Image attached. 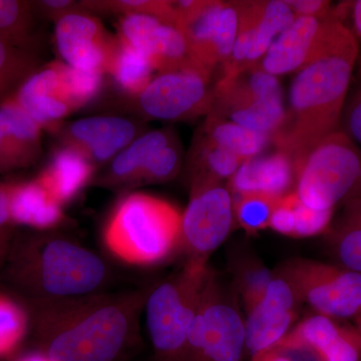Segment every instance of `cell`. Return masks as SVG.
<instances>
[{"instance_id":"f1b7e54d","label":"cell","mask_w":361,"mask_h":361,"mask_svg":"<svg viewBox=\"0 0 361 361\" xmlns=\"http://www.w3.org/2000/svg\"><path fill=\"white\" fill-rule=\"evenodd\" d=\"M33 13L30 1L0 0V39L30 51L35 27Z\"/></svg>"},{"instance_id":"e575fe53","label":"cell","mask_w":361,"mask_h":361,"mask_svg":"<svg viewBox=\"0 0 361 361\" xmlns=\"http://www.w3.org/2000/svg\"><path fill=\"white\" fill-rule=\"evenodd\" d=\"M25 329V311L11 299L0 295V357L16 349Z\"/></svg>"},{"instance_id":"9c48e42d","label":"cell","mask_w":361,"mask_h":361,"mask_svg":"<svg viewBox=\"0 0 361 361\" xmlns=\"http://www.w3.org/2000/svg\"><path fill=\"white\" fill-rule=\"evenodd\" d=\"M209 77V71L199 68L161 73L132 97L134 106L142 116L153 120H186L202 115L215 103Z\"/></svg>"},{"instance_id":"7402d4cb","label":"cell","mask_w":361,"mask_h":361,"mask_svg":"<svg viewBox=\"0 0 361 361\" xmlns=\"http://www.w3.org/2000/svg\"><path fill=\"white\" fill-rule=\"evenodd\" d=\"M172 142V135L165 130L140 135L111 161L104 180L110 184L135 183L151 157Z\"/></svg>"},{"instance_id":"7dc6e473","label":"cell","mask_w":361,"mask_h":361,"mask_svg":"<svg viewBox=\"0 0 361 361\" xmlns=\"http://www.w3.org/2000/svg\"><path fill=\"white\" fill-rule=\"evenodd\" d=\"M18 361H51L42 353H32V355H26Z\"/></svg>"},{"instance_id":"8fae6325","label":"cell","mask_w":361,"mask_h":361,"mask_svg":"<svg viewBox=\"0 0 361 361\" xmlns=\"http://www.w3.org/2000/svg\"><path fill=\"white\" fill-rule=\"evenodd\" d=\"M302 303L291 282L275 271L264 296L245 319L246 358L274 348L292 329Z\"/></svg>"},{"instance_id":"bcb514c9","label":"cell","mask_w":361,"mask_h":361,"mask_svg":"<svg viewBox=\"0 0 361 361\" xmlns=\"http://www.w3.org/2000/svg\"><path fill=\"white\" fill-rule=\"evenodd\" d=\"M351 13H353V26H355V35H356V39L361 40V0L353 2Z\"/></svg>"},{"instance_id":"ab89813d","label":"cell","mask_w":361,"mask_h":361,"mask_svg":"<svg viewBox=\"0 0 361 361\" xmlns=\"http://www.w3.org/2000/svg\"><path fill=\"white\" fill-rule=\"evenodd\" d=\"M299 198L291 192L278 200L269 222V227L280 234L293 237L296 222V204Z\"/></svg>"},{"instance_id":"f6af8a7d","label":"cell","mask_w":361,"mask_h":361,"mask_svg":"<svg viewBox=\"0 0 361 361\" xmlns=\"http://www.w3.org/2000/svg\"><path fill=\"white\" fill-rule=\"evenodd\" d=\"M11 221L7 186H0V229Z\"/></svg>"},{"instance_id":"836d02e7","label":"cell","mask_w":361,"mask_h":361,"mask_svg":"<svg viewBox=\"0 0 361 361\" xmlns=\"http://www.w3.org/2000/svg\"><path fill=\"white\" fill-rule=\"evenodd\" d=\"M199 159L201 163L200 174L197 177L210 178L214 180L229 179L238 170L243 161L218 145L203 140L199 148Z\"/></svg>"},{"instance_id":"7a4b0ae2","label":"cell","mask_w":361,"mask_h":361,"mask_svg":"<svg viewBox=\"0 0 361 361\" xmlns=\"http://www.w3.org/2000/svg\"><path fill=\"white\" fill-rule=\"evenodd\" d=\"M106 273L99 256L63 239L16 246L7 268L9 281L30 297L87 294L103 283Z\"/></svg>"},{"instance_id":"30bf717a","label":"cell","mask_w":361,"mask_h":361,"mask_svg":"<svg viewBox=\"0 0 361 361\" xmlns=\"http://www.w3.org/2000/svg\"><path fill=\"white\" fill-rule=\"evenodd\" d=\"M231 192L210 178L197 177L182 216V238L195 258H206L222 245L234 222Z\"/></svg>"},{"instance_id":"d4e9b609","label":"cell","mask_w":361,"mask_h":361,"mask_svg":"<svg viewBox=\"0 0 361 361\" xmlns=\"http://www.w3.org/2000/svg\"><path fill=\"white\" fill-rule=\"evenodd\" d=\"M205 133L207 140L232 152L242 161L261 155L272 140L213 115L207 122Z\"/></svg>"},{"instance_id":"60d3db41","label":"cell","mask_w":361,"mask_h":361,"mask_svg":"<svg viewBox=\"0 0 361 361\" xmlns=\"http://www.w3.org/2000/svg\"><path fill=\"white\" fill-rule=\"evenodd\" d=\"M32 4L35 11L40 13L44 18L56 23L68 14L89 11L82 1H71V0H42V1H32Z\"/></svg>"},{"instance_id":"f35d334b","label":"cell","mask_w":361,"mask_h":361,"mask_svg":"<svg viewBox=\"0 0 361 361\" xmlns=\"http://www.w3.org/2000/svg\"><path fill=\"white\" fill-rule=\"evenodd\" d=\"M355 85L349 90L341 122L343 132L361 148V58L356 63Z\"/></svg>"},{"instance_id":"4dcf8cb0","label":"cell","mask_w":361,"mask_h":361,"mask_svg":"<svg viewBox=\"0 0 361 361\" xmlns=\"http://www.w3.org/2000/svg\"><path fill=\"white\" fill-rule=\"evenodd\" d=\"M279 199L268 195H239L234 202L235 217L249 234H255L269 227L271 216Z\"/></svg>"},{"instance_id":"8d00e7d4","label":"cell","mask_w":361,"mask_h":361,"mask_svg":"<svg viewBox=\"0 0 361 361\" xmlns=\"http://www.w3.org/2000/svg\"><path fill=\"white\" fill-rule=\"evenodd\" d=\"M180 165V149L173 141L151 157L135 183L167 182L177 175Z\"/></svg>"},{"instance_id":"277c9868","label":"cell","mask_w":361,"mask_h":361,"mask_svg":"<svg viewBox=\"0 0 361 361\" xmlns=\"http://www.w3.org/2000/svg\"><path fill=\"white\" fill-rule=\"evenodd\" d=\"M294 192L316 210L360 200V147L342 130L325 137L297 166Z\"/></svg>"},{"instance_id":"74e56055","label":"cell","mask_w":361,"mask_h":361,"mask_svg":"<svg viewBox=\"0 0 361 361\" xmlns=\"http://www.w3.org/2000/svg\"><path fill=\"white\" fill-rule=\"evenodd\" d=\"M334 209L316 210L304 205L299 199L296 204V222L294 238H308L329 229Z\"/></svg>"},{"instance_id":"7c38bea8","label":"cell","mask_w":361,"mask_h":361,"mask_svg":"<svg viewBox=\"0 0 361 361\" xmlns=\"http://www.w3.org/2000/svg\"><path fill=\"white\" fill-rule=\"evenodd\" d=\"M342 23L334 14L296 18L271 44L257 68L276 78L300 71L322 54Z\"/></svg>"},{"instance_id":"d6a6232c","label":"cell","mask_w":361,"mask_h":361,"mask_svg":"<svg viewBox=\"0 0 361 361\" xmlns=\"http://www.w3.org/2000/svg\"><path fill=\"white\" fill-rule=\"evenodd\" d=\"M63 75L71 104L75 111L96 99L104 85V73L97 71L78 70L63 63Z\"/></svg>"},{"instance_id":"4fadbf2b","label":"cell","mask_w":361,"mask_h":361,"mask_svg":"<svg viewBox=\"0 0 361 361\" xmlns=\"http://www.w3.org/2000/svg\"><path fill=\"white\" fill-rule=\"evenodd\" d=\"M56 47L66 65L78 70L108 73L118 47L92 11H78L56 23Z\"/></svg>"},{"instance_id":"603a6c76","label":"cell","mask_w":361,"mask_h":361,"mask_svg":"<svg viewBox=\"0 0 361 361\" xmlns=\"http://www.w3.org/2000/svg\"><path fill=\"white\" fill-rule=\"evenodd\" d=\"M20 167L32 166L42 154V128L11 97L0 104Z\"/></svg>"},{"instance_id":"4316f807","label":"cell","mask_w":361,"mask_h":361,"mask_svg":"<svg viewBox=\"0 0 361 361\" xmlns=\"http://www.w3.org/2000/svg\"><path fill=\"white\" fill-rule=\"evenodd\" d=\"M227 115L231 122L271 139L283 127L287 116L282 97L255 99L245 106L228 111Z\"/></svg>"},{"instance_id":"8992f818","label":"cell","mask_w":361,"mask_h":361,"mask_svg":"<svg viewBox=\"0 0 361 361\" xmlns=\"http://www.w3.org/2000/svg\"><path fill=\"white\" fill-rule=\"evenodd\" d=\"M245 320L212 272L188 334L184 361H245Z\"/></svg>"},{"instance_id":"d6986e66","label":"cell","mask_w":361,"mask_h":361,"mask_svg":"<svg viewBox=\"0 0 361 361\" xmlns=\"http://www.w3.org/2000/svg\"><path fill=\"white\" fill-rule=\"evenodd\" d=\"M11 221L30 227H52L61 219V204L39 180L7 186Z\"/></svg>"},{"instance_id":"7bdbcfd3","label":"cell","mask_w":361,"mask_h":361,"mask_svg":"<svg viewBox=\"0 0 361 361\" xmlns=\"http://www.w3.org/2000/svg\"><path fill=\"white\" fill-rule=\"evenodd\" d=\"M287 4L293 11L295 18H325L334 16L331 4L325 0H286Z\"/></svg>"},{"instance_id":"484cf974","label":"cell","mask_w":361,"mask_h":361,"mask_svg":"<svg viewBox=\"0 0 361 361\" xmlns=\"http://www.w3.org/2000/svg\"><path fill=\"white\" fill-rule=\"evenodd\" d=\"M154 71L155 68L144 54L118 39L108 73L123 92L132 97L141 94L153 78Z\"/></svg>"},{"instance_id":"d590c367","label":"cell","mask_w":361,"mask_h":361,"mask_svg":"<svg viewBox=\"0 0 361 361\" xmlns=\"http://www.w3.org/2000/svg\"><path fill=\"white\" fill-rule=\"evenodd\" d=\"M240 25L239 2H224L218 20L215 39H214V56L216 65H223L229 61L233 47L236 42Z\"/></svg>"},{"instance_id":"c3c4849f","label":"cell","mask_w":361,"mask_h":361,"mask_svg":"<svg viewBox=\"0 0 361 361\" xmlns=\"http://www.w3.org/2000/svg\"><path fill=\"white\" fill-rule=\"evenodd\" d=\"M355 324V329H357V331L360 332V334L361 336V316H360V317L358 318H356Z\"/></svg>"},{"instance_id":"6da1fadb","label":"cell","mask_w":361,"mask_h":361,"mask_svg":"<svg viewBox=\"0 0 361 361\" xmlns=\"http://www.w3.org/2000/svg\"><path fill=\"white\" fill-rule=\"evenodd\" d=\"M358 58L357 39L343 25L322 54L297 71L289 92L290 116L272 139L293 160L295 171L310 151L339 130Z\"/></svg>"},{"instance_id":"b9f144b4","label":"cell","mask_w":361,"mask_h":361,"mask_svg":"<svg viewBox=\"0 0 361 361\" xmlns=\"http://www.w3.org/2000/svg\"><path fill=\"white\" fill-rule=\"evenodd\" d=\"M21 169L20 161L9 135L8 127L4 114L0 111V173Z\"/></svg>"},{"instance_id":"9a60e30c","label":"cell","mask_w":361,"mask_h":361,"mask_svg":"<svg viewBox=\"0 0 361 361\" xmlns=\"http://www.w3.org/2000/svg\"><path fill=\"white\" fill-rule=\"evenodd\" d=\"M275 346L307 351L320 361H361L357 329L317 313L304 318Z\"/></svg>"},{"instance_id":"ee69618b","label":"cell","mask_w":361,"mask_h":361,"mask_svg":"<svg viewBox=\"0 0 361 361\" xmlns=\"http://www.w3.org/2000/svg\"><path fill=\"white\" fill-rule=\"evenodd\" d=\"M298 351L274 346L254 356L249 361H300L297 360Z\"/></svg>"},{"instance_id":"5bb4252c","label":"cell","mask_w":361,"mask_h":361,"mask_svg":"<svg viewBox=\"0 0 361 361\" xmlns=\"http://www.w3.org/2000/svg\"><path fill=\"white\" fill-rule=\"evenodd\" d=\"M141 125L130 118L99 116L63 126L58 134L63 147L82 154L96 166L111 161L140 137Z\"/></svg>"},{"instance_id":"52a82bcc","label":"cell","mask_w":361,"mask_h":361,"mask_svg":"<svg viewBox=\"0 0 361 361\" xmlns=\"http://www.w3.org/2000/svg\"><path fill=\"white\" fill-rule=\"evenodd\" d=\"M129 332L127 311L114 304L97 306L49 334L42 353L51 361H115Z\"/></svg>"},{"instance_id":"ac0fdd59","label":"cell","mask_w":361,"mask_h":361,"mask_svg":"<svg viewBox=\"0 0 361 361\" xmlns=\"http://www.w3.org/2000/svg\"><path fill=\"white\" fill-rule=\"evenodd\" d=\"M179 28L191 51L192 58L209 73L215 68L214 39L223 1H174Z\"/></svg>"},{"instance_id":"e0dca14e","label":"cell","mask_w":361,"mask_h":361,"mask_svg":"<svg viewBox=\"0 0 361 361\" xmlns=\"http://www.w3.org/2000/svg\"><path fill=\"white\" fill-rule=\"evenodd\" d=\"M296 180L294 161L277 149L270 155H259L243 161L230 178L229 186L235 194L260 193L280 199L291 193Z\"/></svg>"},{"instance_id":"5b68a950","label":"cell","mask_w":361,"mask_h":361,"mask_svg":"<svg viewBox=\"0 0 361 361\" xmlns=\"http://www.w3.org/2000/svg\"><path fill=\"white\" fill-rule=\"evenodd\" d=\"M207 261L192 258L182 272L149 296L147 325L158 361L185 360L190 327L211 273Z\"/></svg>"},{"instance_id":"44dd1931","label":"cell","mask_w":361,"mask_h":361,"mask_svg":"<svg viewBox=\"0 0 361 361\" xmlns=\"http://www.w3.org/2000/svg\"><path fill=\"white\" fill-rule=\"evenodd\" d=\"M295 18L290 7L282 0L255 1L243 73L257 68L271 44Z\"/></svg>"},{"instance_id":"2e32d148","label":"cell","mask_w":361,"mask_h":361,"mask_svg":"<svg viewBox=\"0 0 361 361\" xmlns=\"http://www.w3.org/2000/svg\"><path fill=\"white\" fill-rule=\"evenodd\" d=\"M13 99L42 130L58 133L75 111L63 75V63L54 61L26 78Z\"/></svg>"},{"instance_id":"ffe728a7","label":"cell","mask_w":361,"mask_h":361,"mask_svg":"<svg viewBox=\"0 0 361 361\" xmlns=\"http://www.w3.org/2000/svg\"><path fill=\"white\" fill-rule=\"evenodd\" d=\"M94 171V166L82 154L61 147L54 152L49 166L37 180L61 205L85 187Z\"/></svg>"},{"instance_id":"83f0119b","label":"cell","mask_w":361,"mask_h":361,"mask_svg":"<svg viewBox=\"0 0 361 361\" xmlns=\"http://www.w3.org/2000/svg\"><path fill=\"white\" fill-rule=\"evenodd\" d=\"M37 68L39 61L32 51L0 39V104L11 99Z\"/></svg>"},{"instance_id":"cb8c5ba5","label":"cell","mask_w":361,"mask_h":361,"mask_svg":"<svg viewBox=\"0 0 361 361\" xmlns=\"http://www.w3.org/2000/svg\"><path fill=\"white\" fill-rule=\"evenodd\" d=\"M330 246L339 266L361 274V199L344 205L332 229Z\"/></svg>"},{"instance_id":"3957f363","label":"cell","mask_w":361,"mask_h":361,"mask_svg":"<svg viewBox=\"0 0 361 361\" xmlns=\"http://www.w3.org/2000/svg\"><path fill=\"white\" fill-rule=\"evenodd\" d=\"M182 238V215L167 201L135 193L121 202L111 216L104 240L118 257L152 264L167 257Z\"/></svg>"},{"instance_id":"1f68e13d","label":"cell","mask_w":361,"mask_h":361,"mask_svg":"<svg viewBox=\"0 0 361 361\" xmlns=\"http://www.w3.org/2000/svg\"><path fill=\"white\" fill-rule=\"evenodd\" d=\"M274 272L256 260L242 261L236 270V291L241 296L246 313L264 296Z\"/></svg>"},{"instance_id":"ba28073f","label":"cell","mask_w":361,"mask_h":361,"mask_svg":"<svg viewBox=\"0 0 361 361\" xmlns=\"http://www.w3.org/2000/svg\"><path fill=\"white\" fill-rule=\"evenodd\" d=\"M279 271L317 314L334 319L361 316L360 273L303 258L291 259Z\"/></svg>"},{"instance_id":"f546056e","label":"cell","mask_w":361,"mask_h":361,"mask_svg":"<svg viewBox=\"0 0 361 361\" xmlns=\"http://www.w3.org/2000/svg\"><path fill=\"white\" fill-rule=\"evenodd\" d=\"M89 11L122 14H142L155 18L161 23L177 27L174 1L159 0H113V1H82Z\"/></svg>"}]
</instances>
